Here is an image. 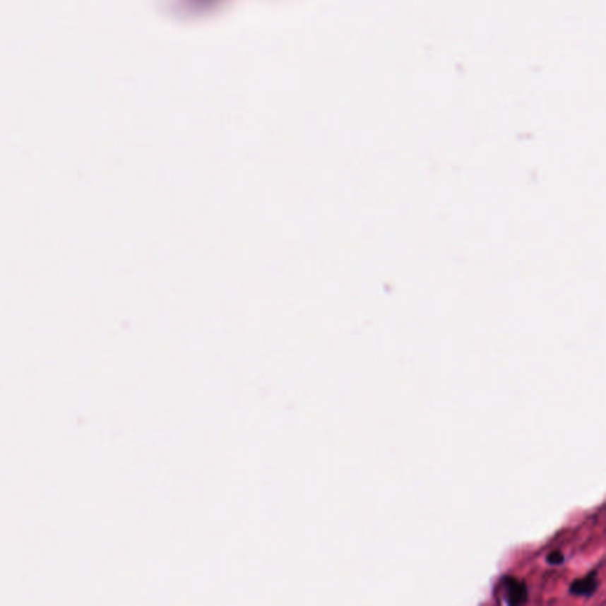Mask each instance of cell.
Masks as SVG:
<instances>
[{"instance_id":"cell-1","label":"cell","mask_w":606,"mask_h":606,"mask_svg":"<svg viewBox=\"0 0 606 606\" xmlns=\"http://www.w3.org/2000/svg\"><path fill=\"white\" fill-rule=\"evenodd\" d=\"M504 588L508 604L516 605L526 602L527 588L521 581L515 578H506L504 581Z\"/></svg>"},{"instance_id":"cell-2","label":"cell","mask_w":606,"mask_h":606,"mask_svg":"<svg viewBox=\"0 0 606 606\" xmlns=\"http://www.w3.org/2000/svg\"><path fill=\"white\" fill-rule=\"evenodd\" d=\"M595 590H597V577L595 574L586 576L583 579H577L574 584L571 585V592L576 595L590 597L595 593Z\"/></svg>"},{"instance_id":"cell-3","label":"cell","mask_w":606,"mask_h":606,"mask_svg":"<svg viewBox=\"0 0 606 606\" xmlns=\"http://www.w3.org/2000/svg\"><path fill=\"white\" fill-rule=\"evenodd\" d=\"M564 562V555L560 552H552L551 554L547 555V562L551 565H559Z\"/></svg>"}]
</instances>
